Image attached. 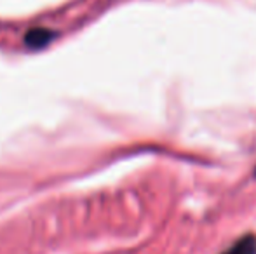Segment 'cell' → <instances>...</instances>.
<instances>
[{
	"label": "cell",
	"mask_w": 256,
	"mask_h": 254,
	"mask_svg": "<svg viewBox=\"0 0 256 254\" xmlns=\"http://www.w3.org/2000/svg\"><path fill=\"white\" fill-rule=\"evenodd\" d=\"M52 38H54L52 31L46 30V28H34V30H30L24 35V44L34 49H40L44 45H48Z\"/></svg>",
	"instance_id": "1"
},
{
	"label": "cell",
	"mask_w": 256,
	"mask_h": 254,
	"mask_svg": "<svg viewBox=\"0 0 256 254\" xmlns=\"http://www.w3.org/2000/svg\"><path fill=\"white\" fill-rule=\"evenodd\" d=\"M223 254H256V237L254 235H244Z\"/></svg>",
	"instance_id": "2"
}]
</instances>
